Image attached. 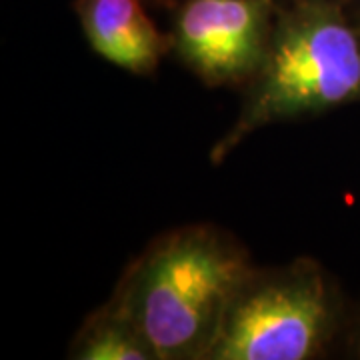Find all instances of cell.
Here are the masks:
<instances>
[{"label": "cell", "mask_w": 360, "mask_h": 360, "mask_svg": "<svg viewBox=\"0 0 360 360\" xmlns=\"http://www.w3.org/2000/svg\"><path fill=\"white\" fill-rule=\"evenodd\" d=\"M245 269L219 240L186 234L162 246L142 272L136 328L156 359L214 347Z\"/></svg>", "instance_id": "cell-1"}, {"label": "cell", "mask_w": 360, "mask_h": 360, "mask_svg": "<svg viewBox=\"0 0 360 360\" xmlns=\"http://www.w3.org/2000/svg\"><path fill=\"white\" fill-rule=\"evenodd\" d=\"M360 96V39L333 8L290 20L270 52L245 129Z\"/></svg>", "instance_id": "cell-2"}, {"label": "cell", "mask_w": 360, "mask_h": 360, "mask_svg": "<svg viewBox=\"0 0 360 360\" xmlns=\"http://www.w3.org/2000/svg\"><path fill=\"white\" fill-rule=\"evenodd\" d=\"M328 300L319 278L262 286L236 300L210 348L220 360H300L321 345Z\"/></svg>", "instance_id": "cell-3"}, {"label": "cell", "mask_w": 360, "mask_h": 360, "mask_svg": "<svg viewBox=\"0 0 360 360\" xmlns=\"http://www.w3.org/2000/svg\"><path fill=\"white\" fill-rule=\"evenodd\" d=\"M262 28L260 0H193L180 14L176 39L196 72L220 82L243 77L257 65Z\"/></svg>", "instance_id": "cell-4"}, {"label": "cell", "mask_w": 360, "mask_h": 360, "mask_svg": "<svg viewBox=\"0 0 360 360\" xmlns=\"http://www.w3.org/2000/svg\"><path fill=\"white\" fill-rule=\"evenodd\" d=\"M78 13L92 49L132 72L153 70L162 40L141 0H80Z\"/></svg>", "instance_id": "cell-5"}, {"label": "cell", "mask_w": 360, "mask_h": 360, "mask_svg": "<svg viewBox=\"0 0 360 360\" xmlns=\"http://www.w3.org/2000/svg\"><path fill=\"white\" fill-rule=\"evenodd\" d=\"M78 359L89 360H144L156 359L153 348L139 328L127 324H103L86 338Z\"/></svg>", "instance_id": "cell-6"}]
</instances>
